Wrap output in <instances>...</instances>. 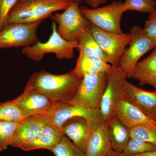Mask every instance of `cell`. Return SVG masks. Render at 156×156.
<instances>
[{"label":"cell","mask_w":156,"mask_h":156,"mask_svg":"<svg viewBox=\"0 0 156 156\" xmlns=\"http://www.w3.org/2000/svg\"><path fill=\"white\" fill-rule=\"evenodd\" d=\"M82 79L73 70L60 75L53 74L42 70L31 76L24 89L40 92L55 102H66L76 91Z\"/></svg>","instance_id":"1"},{"label":"cell","mask_w":156,"mask_h":156,"mask_svg":"<svg viewBox=\"0 0 156 156\" xmlns=\"http://www.w3.org/2000/svg\"><path fill=\"white\" fill-rule=\"evenodd\" d=\"M68 0H27L18 2L11 10L7 24L42 22L56 11L65 10L70 4Z\"/></svg>","instance_id":"2"},{"label":"cell","mask_w":156,"mask_h":156,"mask_svg":"<svg viewBox=\"0 0 156 156\" xmlns=\"http://www.w3.org/2000/svg\"><path fill=\"white\" fill-rule=\"evenodd\" d=\"M52 33L49 40L45 43L38 41L26 47L22 53L27 58L37 62L41 61L45 54L53 53L59 59H70L74 58L75 49H79L78 41H69L62 38L57 31L56 23L53 21Z\"/></svg>","instance_id":"3"},{"label":"cell","mask_w":156,"mask_h":156,"mask_svg":"<svg viewBox=\"0 0 156 156\" xmlns=\"http://www.w3.org/2000/svg\"><path fill=\"white\" fill-rule=\"evenodd\" d=\"M107 83L106 73L85 76L82 78L80 86L73 97L66 102L90 109L99 110Z\"/></svg>","instance_id":"4"},{"label":"cell","mask_w":156,"mask_h":156,"mask_svg":"<svg viewBox=\"0 0 156 156\" xmlns=\"http://www.w3.org/2000/svg\"><path fill=\"white\" fill-rule=\"evenodd\" d=\"M80 10L83 17L98 28L114 33H123L121 19L127 11L123 2L113 1L108 5L95 9L81 6Z\"/></svg>","instance_id":"5"},{"label":"cell","mask_w":156,"mask_h":156,"mask_svg":"<svg viewBox=\"0 0 156 156\" xmlns=\"http://www.w3.org/2000/svg\"><path fill=\"white\" fill-rule=\"evenodd\" d=\"M107 75L108 83L104 93L99 110L105 122L115 116L117 105L124 99L126 91L127 78L118 66H111Z\"/></svg>","instance_id":"6"},{"label":"cell","mask_w":156,"mask_h":156,"mask_svg":"<svg viewBox=\"0 0 156 156\" xmlns=\"http://www.w3.org/2000/svg\"><path fill=\"white\" fill-rule=\"evenodd\" d=\"M131 40L129 47L120 59L118 67L127 78H131V73L140 59L155 47L151 41L138 26L131 28Z\"/></svg>","instance_id":"7"},{"label":"cell","mask_w":156,"mask_h":156,"mask_svg":"<svg viewBox=\"0 0 156 156\" xmlns=\"http://www.w3.org/2000/svg\"><path fill=\"white\" fill-rule=\"evenodd\" d=\"M51 18L58 24L57 31L59 34L69 41H77L90 26V22L81 13L80 6L75 3H71L62 13H56Z\"/></svg>","instance_id":"8"},{"label":"cell","mask_w":156,"mask_h":156,"mask_svg":"<svg viewBox=\"0 0 156 156\" xmlns=\"http://www.w3.org/2000/svg\"><path fill=\"white\" fill-rule=\"evenodd\" d=\"M41 22L6 24L0 30V49L24 48L40 41L37 32Z\"/></svg>","instance_id":"9"},{"label":"cell","mask_w":156,"mask_h":156,"mask_svg":"<svg viewBox=\"0 0 156 156\" xmlns=\"http://www.w3.org/2000/svg\"><path fill=\"white\" fill-rule=\"evenodd\" d=\"M89 29L92 36L109 57L111 65L118 67L126 47L131 41L130 34H117L106 31L96 27L91 23Z\"/></svg>","instance_id":"10"},{"label":"cell","mask_w":156,"mask_h":156,"mask_svg":"<svg viewBox=\"0 0 156 156\" xmlns=\"http://www.w3.org/2000/svg\"><path fill=\"white\" fill-rule=\"evenodd\" d=\"M47 115L50 122L61 128L66 120L75 117H84L96 127L105 122L99 110L90 109L67 102H55Z\"/></svg>","instance_id":"11"},{"label":"cell","mask_w":156,"mask_h":156,"mask_svg":"<svg viewBox=\"0 0 156 156\" xmlns=\"http://www.w3.org/2000/svg\"><path fill=\"white\" fill-rule=\"evenodd\" d=\"M49 121L47 114L34 115L24 118L14 132L11 146L22 149L36 139Z\"/></svg>","instance_id":"12"},{"label":"cell","mask_w":156,"mask_h":156,"mask_svg":"<svg viewBox=\"0 0 156 156\" xmlns=\"http://www.w3.org/2000/svg\"><path fill=\"white\" fill-rule=\"evenodd\" d=\"M14 100L24 118L48 114L55 103L44 94L29 89H24L23 93Z\"/></svg>","instance_id":"13"},{"label":"cell","mask_w":156,"mask_h":156,"mask_svg":"<svg viewBox=\"0 0 156 156\" xmlns=\"http://www.w3.org/2000/svg\"><path fill=\"white\" fill-rule=\"evenodd\" d=\"M97 128L83 117H75L69 119L62 126L64 135L85 152L89 138Z\"/></svg>","instance_id":"14"},{"label":"cell","mask_w":156,"mask_h":156,"mask_svg":"<svg viewBox=\"0 0 156 156\" xmlns=\"http://www.w3.org/2000/svg\"><path fill=\"white\" fill-rule=\"evenodd\" d=\"M124 99L148 117L154 119L156 117V91H147L127 81Z\"/></svg>","instance_id":"15"},{"label":"cell","mask_w":156,"mask_h":156,"mask_svg":"<svg viewBox=\"0 0 156 156\" xmlns=\"http://www.w3.org/2000/svg\"><path fill=\"white\" fill-rule=\"evenodd\" d=\"M115 116L129 128L142 125L156 128V122L154 120L125 99L120 101L118 104Z\"/></svg>","instance_id":"16"},{"label":"cell","mask_w":156,"mask_h":156,"mask_svg":"<svg viewBox=\"0 0 156 156\" xmlns=\"http://www.w3.org/2000/svg\"><path fill=\"white\" fill-rule=\"evenodd\" d=\"M64 135L61 128L49 121L36 139L21 150L25 151L37 149L50 151L57 145Z\"/></svg>","instance_id":"17"},{"label":"cell","mask_w":156,"mask_h":156,"mask_svg":"<svg viewBox=\"0 0 156 156\" xmlns=\"http://www.w3.org/2000/svg\"><path fill=\"white\" fill-rule=\"evenodd\" d=\"M107 123H103L93 131L86 149V156H108L111 152Z\"/></svg>","instance_id":"18"},{"label":"cell","mask_w":156,"mask_h":156,"mask_svg":"<svg viewBox=\"0 0 156 156\" xmlns=\"http://www.w3.org/2000/svg\"><path fill=\"white\" fill-rule=\"evenodd\" d=\"M141 86L148 85L156 89V48L149 56L139 61L131 76Z\"/></svg>","instance_id":"19"},{"label":"cell","mask_w":156,"mask_h":156,"mask_svg":"<svg viewBox=\"0 0 156 156\" xmlns=\"http://www.w3.org/2000/svg\"><path fill=\"white\" fill-rule=\"evenodd\" d=\"M106 123L108 135L112 149L122 153L130 138V128L115 116Z\"/></svg>","instance_id":"20"},{"label":"cell","mask_w":156,"mask_h":156,"mask_svg":"<svg viewBox=\"0 0 156 156\" xmlns=\"http://www.w3.org/2000/svg\"><path fill=\"white\" fill-rule=\"evenodd\" d=\"M111 65L104 60L79 53L75 67L73 70L79 77L94 74L107 73Z\"/></svg>","instance_id":"21"},{"label":"cell","mask_w":156,"mask_h":156,"mask_svg":"<svg viewBox=\"0 0 156 156\" xmlns=\"http://www.w3.org/2000/svg\"><path fill=\"white\" fill-rule=\"evenodd\" d=\"M77 41L80 54L100 58L111 65L109 57L92 36L89 27L81 34Z\"/></svg>","instance_id":"22"},{"label":"cell","mask_w":156,"mask_h":156,"mask_svg":"<svg viewBox=\"0 0 156 156\" xmlns=\"http://www.w3.org/2000/svg\"><path fill=\"white\" fill-rule=\"evenodd\" d=\"M50 151L55 156H86L84 151L64 135L57 145Z\"/></svg>","instance_id":"23"},{"label":"cell","mask_w":156,"mask_h":156,"mask_svg":"<svg viewBox=\"0 0 156 156\" xmlns=\"http://www.w3.org/2000/svg\"><path fill=\"white\" fill-rule=\"evenodd\" d=\"M20 121H0V153L11 146L14 132Z\"/></svg>","instance_id":"24"},{"label":"cell","mask_w":156,"mask_h":156,"mask_svg":"<svg viewBox=\"0 0 156 156\" xmlns=\"http://www.w3.org/2000/svg\"><path fill=\"white\" fill-rule=\"evenodd\" d=\"M23 119L14 99L0 103V121L19 122Z\"/></svg>","instance_id":"25"},{"label":"cell","mask_w":156,"mask_h":156,"mask_svg":"<svg viewBox=\"0 0 156 156\" xmlns=\"http://www.w3.org/2000/svg\"><path fill=\"white\" fill-rule=\"evenodd\" d=\"M130 138L153 144L156 147V128L151 126H138L130 128Z\"/></svg>","instance_id":"26"},{"label":"cell","mask_w":156,"mask_h":156,"mask_svg":"<svg viewBox=\"0 0 156 156\" xmlns=\"http://www.w3.org/2000/svg\"><path fill=\"white\" fill-rule=\"evenodd\" d=\"M156 149V147L151 144L130 138L122 153L125 156H133Z\"/></svg>","instance_id":"27"},{"label":"cell","mask_w":156,"mask_h":156,"mask_svg":"<svg viewBox=\"0 0 156 156\" xmlns=\"http://www.w3.org/2000/svg\"><path fill=\"white\" fill-rule=\"evenodd\" d=\"M124 5L126 11H135L150 14L156 9L155 0H125Z\"/></svg>","instance_id":"28"},{"label":"cell","mask_w":156,"mask_h":156,"mask_svg":"<svg viewBox=\"0 0 156 156\" xmlns=\"http://www.w3.org/2000/svg\"><path fill=\"white\" fill-rule=\"evenodd\" d=\"M19 0H0V30L7 24L10 12Z\"/></svg>","instance_id":"29"},{"label":"cell","mask_w":156,"mask_h":156,"mask_svg":"<svg viewBox=\"0 0 156 156\" xmlns=\"http://www.w3.org/2000/svg\"><path fill=\"white\" fill-rule=\"evenodd\" d=\"M143 30L156 48V9L149 14Z\"/></svg>","instance_id":"30"},{"label":"cell","mask_w":156,"mask_h":156,"mask_svg":"<svg viewBox=\"0 0 156 156\" xmlns=\"http://www.w3.org/2000/svg\"><path fill=\"white\" fill-rule=\"evenodd\" d=\"M108 0H85L86 4L91 9H95L107 2Z\"/></svg>","instance_id":"31"},{"label":"cell","mask_w":156,"mask_h":156,"mask_svg":"<svg viewBox=\"0 0 156 156\" xmlns=\"http://www.w3.org/2000/svg\"><path fill=\"white\" fill-rule=\"evenodd\" d=\"M133 156H156V149Z\"/></svg>","instance_id":"32"},{"label":"cell","mask_w":156,"mask_h":156,"mask_svg":"<svg viewBox=\"0 0 156 156\" xmlns=\"http://www.w3.org/2000/svg\"><path fill=\"white\" fill-rule=\"evenodd\" d=\"M108 156H125L122 153L119 152L115 151L112 150L111 152Z\"/></svg>","instance_id":"33"},{"label":"cell","mask_w":156,"mask_h":156,"mask_svg":"<svg viewBox=\"0 0 156 156\" xmlns=\"http://www.w3.org/2000/svg\"><path fill=\"white\" fill-rule=\"evenodd\" d=\"M68 1H69L70 3H75L78 5L80 6L83 2V0H68Z\"/></svg>","instance_id":"34"},{"label":"cell","mask_w":156,"mask_h":156,"mask_svg":"<svg viewBox=\"0 0 156 156\" xmlns=\"http://www.w3.org/2000/svg\"><path fill=\"white\" fill-rule=\"evenodd\" d=\"M27 1V0H19L18 2H23V1Z\"/></svg>","instance_id":"35"},{"label":"cell","mask_w":156,"mask_h":156,"mask_svg":"<svg viewBox=\"0 0 156 156\" xmlns=\"http://www.w3.org/2000/svg\"><path fill=\"white\" fill-rule=\"evenodd\" d=\"M154 121L156 122V117L154 119Z\"/></svg>","instance_id":"36"}]
</instances>
